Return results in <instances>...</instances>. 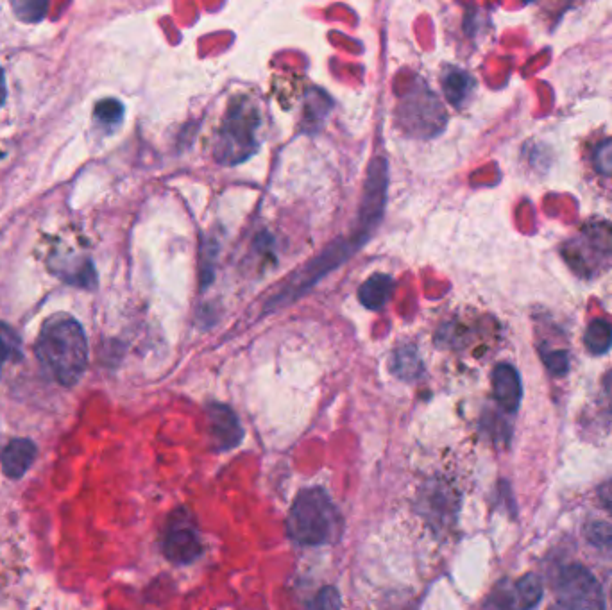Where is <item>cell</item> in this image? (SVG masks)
<instances>
[{
  "mask_svg": "<svg viewBox=\"0 0 612 610\" xmlns=\"http://www.w3.org/2000/svg\"><path fill=\"white\" fill-rule=\"evenodd\" d=\"M605 507H607V509H609V512H611L612 514V492L611 494H609V496H607V498H605Z\"/></svg>",
  "mask_w": 612,
  "mask_h": 610,
  "instance_id": "obj_29",
  "label": "cell"
},
{
  "mask_svg": "<svg viewBox=\"0 0 612 610\" xmlns=\"http://www.w3.org/2000/svg\"><path fill=\"white\" fill-rule=\"evenodd\" d=\"M584 344L591 355H605L612 348V324L605 319H595L589 322Z\"/></svg>",
  "mask_w": 612,
  "mask_h": 610,
  "instance_id": "obj_17",
  "label": "cell"
},
{
  "mask_svg": "<svg viewBox=\"0 0 612 610\" xmlns=\"http://www.w3.org/2000/svg\"><path fill=\"white\" fill-rule=\"evenodd\" d=\"M54 274L61 276L67 283L72 285H79L83 289H94L95 283H97V276H95L94 265L92 262L79 263V265H65V267H56Z\"/></svg>",
  "mask_w": 612,
  "mask_h": 610,
  "instance_id": "obj_19",
  "label": "cell"
},
{
  "mask_svg": "<svg viewBox=\"0 0 612 610\" xmlns=\"http://www.w3.org/2000/svg\"><path fill=\"white\" fill-rule=\"evenodd\" d=\"M333 102L323 90L312 88L308 90L305 101L306 128L319 129L323 126V120L332 110Z\"/></svg>",
  "mask_w": 612,
  "mask_h": 610,
  "instance_id": "obj_18",
  "label": "cell"
},
{
  "mask_svg": "<svg viewBox=\"0 0 612 610\" xmlns=\"http://www.w3.org/2000/svg\"><path fill=\"white\" fill-rule=\"evenodd\" d=\"M4 99H6V79H4V74L0 70V106H2Z\"/></svg>",
  "mask_w": 612,
  "mask_h": 610,
  "instance_id": "obj_27",
  "label": "cell"
},
{
  "mask_svg": "<svg viewBox=\"0 0 612 610\" xmlns=\"http://www.w3.org/2000/svg\"><path fill=\"white\" fill-rule=\"evenodd\" d=\"M9 356V346L6 344V340L0 337V371H2V365L6 364Z\"/></svg>",
  "mask_w": 612,
  "mask_h": 610,
  "instance_id": "obj_26",
  "label": "cell"
},
{
  "mask_svg": "<svg viewBox=\"0 0 612 610\" xmlns=\"http://www.w3.org/2000/svg\"><path fill=\"white\" fill-rule=\"evenodd\" d=\"M394 292V280L389 274H374L369 280L362 283L358 290L360 303L366 306L367 310H380L387 305Z\"/></svg>",
  "mask_w": 612,
  "mask_h": 610,
  "instance_id": "obj_14",
  "label": "cell"
},
{
  "mask_svg": "<svg viewBox=\"0 0 612 610\" xmlns=\"http://www.w3.org/2000/svg\"><path fill=\"white\" fill-rule=\"evenodd\" d=\"M342 519L332 498L323 489L301 492L290 509V539L303 546H319L337 539Z\"/></svg>",
  "mask_w": 612,
  "mask_h": 610,
  "instance_id": "obj_2",
  "label": "cell"
},
{
  "mask_svg": "<svg viewBox=\"0 0 612 610\" xmlns=\"http://www.w3.org/2000/svg\"><path fill=\"white\" fill-rule=\"evenodd\" d=\"M95 117L106 126H115L124 117V106L117 99H104L95 106Z\"/></svg>",
  "mask_w": 612,
  "mask_h": 610,
  "instance_id": "obj_21",
  "label": "cell"
},
{
  "mask_svg": "<svg viewBox=\"0 0 612 610\" xmlns=\"http://www.w3.org/2000/svg\"><path fill=\"white\" fill-rule=\"evenodd\" d=\"M593 163L600 174L612 178V138L596 147Z\"/></svg>",
  "mask_w": 612,
  "mask_h": 610,
  "instance_id": "obj_25",
  "label": "cell"
},
{
  "mask_svg": "<svg viewBox=\"0 0 612 610\" xmlns=\"http://www.w3.org/2000/svg\"><path fill=\"white\" fill-rule=\"evenodd\" d=\"M493 392L498 405L507 412H516L523 399V385L516 367L510 364L496 365L493 373Z\"/></svg>",
  "mask_w": 612,
  "mask_h": 610,
  "instance_id": "obj_12",
  "label": "cell"
},
{
  "mask_svg": "<svg viewBox=\"0 0 612 610\" xmlns=\"http://www.w3.org/2000/svg\"><path fill=\"white\" fill-rule=\"evenodd\" d=\"M419 500H421V514L430 525H448L457 512L455 492L451 491L450 485L446 483H428L421 492Z\"/></svg>",
  "mask_w": 612,
  "mask_h": 610,
  "instance_id": "obj_11",
  "label": "cell"
},
{
  "mask_svg": "<svg viewBox=\"0 0 612 610\" xmlns=\"http://www.w3.org/2000/svg\"><path fill=\"white\" fill-rule=\"evenodd\" d=\"M340 594L332 585H326L319 593L315 594L314 600L308 603L306 610H340Z\"/></svg>",
  "mask_w": 612,
  "mask_h": 610,
  "instance_id": "obj_23",
  "label": "cell"
},
{
  "mask_svg": "<svg viewBox=\"0 0 612 610\" xmlns=\"http://www.w3.org/2000/svg\"><path fill=\"white\" fill-rule=\"evenodd\" d=\"M586 537L596 548H611L612 525L605 521H595L586 526Z\"/></svg>",
  "mask_w": 612,
  "mask_h": 610,
  "instance_id": "obj_22",
  "label": "cell"
},
{
  "mask_svg": "<svg viewBox=\"0 0 612 610\" xmlns=\"http://www.w3.org/2000/svg\"><path fill=\"white\" fill-rule=\"evenodd\" d=\"M392 373L405 382H414L423 374V362L412 346L401 348L394 353L391 362Z\"/></svg>",
  "mask_w": 612,
  "mask_h": 610,
  "instance_id": "obj_16",
  "label": "cell"
},
{
  "mask_svg": "<svg viewBox=\"0 0 612 610\" xmlns=\"http://www.w3.org/2000/svg\"><path fill=\"white\" fill-rule=\"evenodd\" d=\"M442 88L450 104H453L455 108H460L464 102L468 101L469 94L473 90V79L462 70H450L444 74Z\"/></svg>",
  "mask_w": 612,
  "mask_h": 610,
  "instance_id": "obj_15",
  "label": "cell"
},
{
  "mask_svg": "<svg viewBox=\"0 0 612 610\" xmlns=\"http://www.w3.org/2000/svg\"><path fill=\"white\" fill-rule=\"evenodd\" d=\"M163 555L174 564H190L201 557L203 544L197 534L194 517L179 509L169 517L162 541Z\"/></svg>",
  "mask_w": 612,
  "mask_h": 610,
  "instance_id": "obj_8",
  "label": "cell"
},
{
  "mask_svg": "<svg viewBox=\"0 0 612 610\" xmlns=\"http://www.w3.org/2000/svg\"><path fill=\"white\" fill-rule=\"evenodd\" d=\"M387 187H389V165L382 156H376L369 163L364 195L358 210V231L360 235L371 237L374 229L382 221L383 210L387 203Z\"/></svg>",
  "mask_w": 612,
  "mask_h": 610,
  "instance_id": "obj_7",
  "label": "cell"
},
{
  "mask_svg": "<svg viewBox=\"0 0 612 610\" xmlns=\"http://www.w3.org/2000/svg\"><path fill=\"white\" fill-rule=\"evenodd\" d=\"M208 414V428L212 437L213 448L217 451H228L237 448L244 430L238 423V417L230 407L221 403H212L206 408Z\"/></svg>",
  "mask_w": 612,
  "mask_h": 610,
  "instance_id": "obj_10",
  "label": "cell"
},
{
  "mask_svg": "<svg viewBox=\"0 0 612 610\" xmlns=\"http://www.w3.org/2000/svg\"><path fill=\"white\" fill-rule=\"evenodd\" d=\"M403 128L416 136H434L446 124V113L437 95L426 85H417L408 92L400 104Z\"/></svg>",
  "mask_w": 612,
  "mask_h": 610,
  "instance_id": "obj_5",
  "label": "cell"
},
{
  "mask_svg": "<svg viewBox=\"0 0 612 610\" xmlns=\"http://www.w3.org/2000/svg\"><path fill=\"white\" fill-rule=\"evenodd\" d=\"M36 458V446L29 439H13L0 453V464L4 475L18 480L26 475L27 469Z\"/></svg>",
  "mask_w": 612,
  "mask_h": 610,
  "instance_id": "obj_13",
  "label": "cell"
},
{
  "mask_svg": "<svg viewBox=\"0 0 612 610\" xmlns=\"http://www.w3.org/2000/svg\"><path fill=\"white\" fill-rule=\"evenodd\" d=\"M605 390H607V394L612 398V371L609 376H607V380H605Z\"/></svg>",
  "mask_w": 612,
  "mask_h": 610,
  "instance_id": "obj_28",
  "label": "cell"
},
{
  "mask_svg": "<svg viewBox=\"0 0 612 610\" xmlns=\"http://www.w3.org/2000/svg\"><path fill=\"white\" fill-rule=\"evenodd\" d=\"M11 8L17 13L20 20L34 24V22H40L45 17L49 4L42 2V0H22V2H13Z\"/></svg>",
  "mask_w": 612,
  "mask_h": 610,
  "instance_id": "obj_20",
  "label": "cell"
},
{
  "mask_svg": "<svg viewBox=\"0 0 612 610\" xmlns=\"http://www.w3.org/2000/svg\"><path fill=\"white\" fill-rule=\"evenodd\" d=\"M544 365L550 373L555 376H564V374L570 371V355L568 351H561V349H555V351H543Z\"/></svg>",
  "mask_w": 612,
  "mask_h": 610,
  "instance_id": "obj_24",
  "label": "cell"
},
{
  "mask_svg": "<svg viewBox=\"0 0 612 610\" xmlns=\"http://www.w3.org/2000/svg\"><path fill=\"white\" fill-rule=\"evenodd\" d=\"M367 240H369V237H366V235L355 233L349 240H337V242H333L332 246L326 247L321 255L315 256L312 262L306 263L301 271L296 272L294 276H290V280L281 285V289L267 301L265 314L294 303L298 297L312 289L315 283L324 278L328 272L337 269L342 263L349 260L351 255H355L358 249L366 244Z\"/></svg>",
  "mask_w": 612,
  "mask_h": 610,
  "instance_id": "obj_3",
  "label": "cell"
},
{
  "mask_svg": "<svg viewBox=\"0 0 612 610\" xmlns=\"http://www.w3.org/2000/svg\"><path fill=\"white\" fill-rule=\"evenodd\" d=\"M557 598L566 610H604L605 607L602 585L580 564L562 569L557 582Z\"/></svg>",
  "mask_w": 612,
  "mask_h": 610,
  "instance_id": "obj_6",
  "label": "cell"
},
{
  "mask_svg": "<svg viewBox=\"0 0 612 610\" xmlns=\"http://www.w3.org/2000/svg\"><path fill=\"white\" fill-rule=\"evenodd\" d=\"M260 124L262 117L253 102L249 99L231 102L215 144L217 161L222 165H237L251 158L258 149L256 133Z\"/></svg>",
  "mask_w": 612,
  "mask_h": 610,
  "instance_id": "obj_4",
  "label": "cell"
},
{
  "mask_svg": "<svg viewBox=\"0 0 612 610\" xmlns=\"http://www.w3.org/2000/svg\"><path fill=\"white\" fill-rule=\"evenodd\" d=\"M543 598V584L537 575H525L518 582L503 580L487 596L482 610H530Z\"/></svg>",
  "mask_w": 612,
  "mask_h": 610,
  "instance_id": "obj_9",
  "label": "cell"
},
{
  "mask_svg": "<svg viewBox=\"0 0 612 610\" xmlns=\"http://www.w3.org/2000/svg\"><path fill=\"white\" fill-rule=\"evenodd\" d=\"M38 360L63 387L76 385L85 373L88 344L83 326L67 315L45 322L36 346Z\"/></svg>",
  "mask_w": 612,
  "mask_h": 610,
  "instance_id": "obj_1",
  "label": "cell"
}]
</instances>
